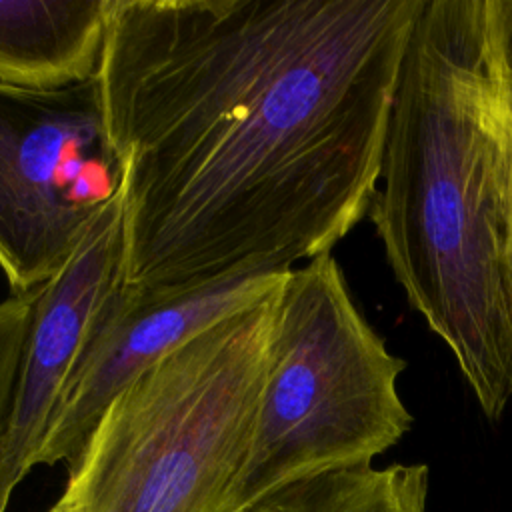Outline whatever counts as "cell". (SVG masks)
Segmentation results:
<instances>
[{
  "label": "cell",
  "instance_id": "6da1fadb",
  "mask_svg": "<svg viewBox=\"0 0 512 512\" xmlns=\"http://www.w3.org/2000/svg\"><path fill=\"white\" fill-rule=\"evenodd\" d=\"M422 2L108 0L120 282L188 292L330 254L376 194Z\"/></svg>",
  "mask_w": 512,
  "mask_h": 512
},
{
  "label": "cell",
  "instance_id": "7a4b0ae2",
  "mask_svg": "<svg viewBox=\"0 0 512 512\" xmlns=\"http://www.w3.org/2000/svg\"><path fill=\"white\" fill-rule=\"evenodd\" d=\"M480 110V0H424L368 216L410 306L498 420L512 400V288Z\"/></svg>",
  "mask_w": 512,
  "mask_h": 512
},
{
  "label": "cell",
  "instance_id": "3957f363",
  "mask_svg": "<svg viewBox=\"0 0 512 512\" xmlns=\"http://www.w3.org/2000/svg\"><path fill=\"white\" fill-rule=\"evenodd\" d=\"M276 294L162 356L108 404L68 466L66 512H228L266 380Z\"/></svg>",
  "mask_w": 512,
  "mask_h": 512
},
{
  "label": "cell",
  "instance_id": "277c9868",
  "mask_svg": "<svg viewBox=\"0 0 512 512\" xmlns=\"http://www.w3.org/2000/svg\"><path fill=\"white\" fill-rule=\"evenodd\" d=\"M404 360L356 308L322 254L284 274L246 464L228 512L334 470L372 464L412 428L398 392Z\"/></svg>",
  "mask_w": 512,
  "mask_h": 512
},
{
  "label": "cell",
  "instance_id": "5b68a950",
  "mask_svg": "<svg viewBox=\"0 0 512 512\" xmlns=\"http://www.w3.org/2000/svg\"><path fill=\"white\" fill-rule=\"evenodd\" d=\"M120 190L98 76L60 90L0 82V270L12 294L54 278Z\"/></svg>",
  "mask_w": 512,
  "mask_h": 512
},
{
  "label": "cell",
  "instance_id": "8992f818",
  "mask_svg": "<svg viewBox=\"0 0 512 512\" xmlns=\"http://www.w3.org/2000/svg\"><path fill=\"white\" fill-rule=\"evenodd\" d=\"M286 272L166 294L142 292L118 280L92 322L38 464L72 466L108 404L140 372L222 318L274 294Z\"/></svg>",
  "mask_w": 512,
  "mask_h": 512
},
{
  "label": "cell",
  "instance_id": "52a82bcc",
  "mask_svg": "<svg viewBox=\"0 0 512 512\" xmlns=\"http://www.w3.org/2000/svg\"><path fill=\"white\" fill-rule=\"evenodd\" d=\"M122 272L120 198L96 220L84 242L36 296L22 350L10 418L0 450V512L38 466L40 450L92 322Z\"/></svg>",
  "mask_w": 512,
  "mask_h": 512
},
{
  "label": "cell",
  "instance_id": "ba28073f",
  "mask_svg": "<svg viewBox=\"0 0 512 512\" xmlns=\"http://www.w3.org/2000/svg\"><path fill=\"white\" fill-rule=\"evenodd\" d=\"M108 0H2L0 82L60 90L96 78Z\"/></svg>",
  "mask_w": 512,
  "mask_h": 512
},
{
  "label": "cell",
  "instance_id": "9c48e42d",
  "mask_svg": "<svg viewBox=\"0 0 512 512\" xmlns=\"http://www.w3.org/2000/svg\"><path fill=\"white\" fill-rule=\"evenodd\" d=\"M428 466L362 464L290 484L246 512H426Z\"/></svg>",
  "mask_w": 512,
  "mask_h": 512
},
{
  "label": "cell",
  "instance_id": "30bf717a",
  "mask_svg": "<svg viewBox=\"0 0 512 512\" xmlns=\"http://www.w3.org/2000/svg\"><path fill=\"white\" fill-rule=\"evenodd\" d=\"M482 126L490 144L496 202L512 288V0H480Z\"/></svg>",
  "mask_w": 512,
  "mask_h": 512
},
{
  "label": "cell",
  "instance_id": "8fae6325",
  "mask_svg": "<svg viewBox=\"0 0 512 512\" xmlns=\"http://www.w3.org/2000/svg\"><path fill=\"white\" fill-rule=\"evenodd\" d=\"M38 290L28 294H10L0 300V450Z\"/></svg>",
  "mask_w": 512,
  "mask_h": 512
},
{
  "label": "cell",
  "instance_id": "7c38bea8",
  "mask_svg": "<svg viewBox=\"0 0 512 512\" xmlns=\"http://www.w3.org/2000/svg\"><path fill=\"white\" fill-rule=\"evenodd\" d=\"M44 512H66V508H64V506H62V504L56 500V502H54V504H52L48 510H44Z\"/></svg>",
  "mask_w": 512,
  "mask_h": 512
}]
</instances>
